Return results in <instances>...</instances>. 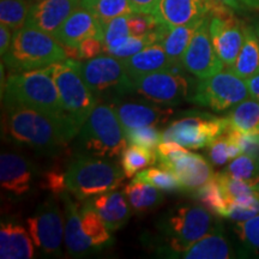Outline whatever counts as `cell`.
<instances>
[{
  "instance_id": "obj_53",
  "label": "cell",
  "mask_w": 259,
  "mask_h": 259,
  "mask_svg": "<svg viewBox=\"0 0 259 259\" xmlns=\"http://www.w3.org/2000/svg\"><path fill=\"white\" fill-rule=\"evenodd\" d=\"M209 2H212V0H209Z\"/></svg>"
},
{
  "instance_id": "obj_7",
  "label": "cell",
  "mask_w": 259,
  "mask_h": 259,
  "mask_svg": "<svg viewBox=\"0 0 259 259\" xmlns=\"http://www.w3.org/2000/svg\"><path fill=\"white\" fill-rule=\"evenodd\" d=\"M46 70L57 84L66 114L82 128L99 100L80 76L77 60L67 58L50 65Z\"/></svg>"
},
{
  "instance_id": "obj_28",
  "label": "cell",
  "mask_w": 259,
  "mask_h": 259,
  "mask_svg": "<svg viewBox=\"0 0 259 259\" xmlns=\"http://www.w3.org/2000/svg\"><path fill=\"white\" fill-rule=\"evenodd\" d=\"M124 193L131 209L136 212L150 211L157 208L164 199L160 189L143 181L132 180L125 187Z\"/></svg>"
},
{
  "instance_id": "obj_22",
  "label": "cell",
  "mask_w": 259,
  "mask_h": 259,
  "mask_svg": "<svg viewBox=\"0 0 259 259\" xmlns=\"http://www.w3.org/2000/svg\"><path fill=\"white\" fill-rule=\"evenodd\" d=\"M34 245L30 234L23 227L15 222H2L0 258L31 259L35 255Z\"/></svg>"
},
{
  "instance_id": "obj_1",
  "label": "cell",
  "mask_w": 259,
  "mask_h": 259,
  "mask_svg": "<svg viewBox=\"0 0 259 259\" xmlns=\"http://www.w3.org/2000/svg\"><path fill=\"white\" fill-rule=\"evenodd\" d=\"M6 134L12 141L44 153L66 147L79 134L80 127L69 115H52L28 108H6Z\"/></svg>"
},
{
  "instance_id": "obj_27",
  "label": "cell",
  "mask_w": 259,
  "mask_h": 259,
  "mask_svg": "<svg viewBox=\"0 0 259 259\" xmlns=\"http://www.w3.org/2000/svg\"><path fill=\"white\" fill-rule=\"evenodd\" d=\"M229 70L245 80L259 72V38L251 27H245L241 50Z\"/></svg>"
},
{
  "instance_id": "obj_13",
  "label": "cell",
  "mask_w": 259,
  "mask_h": 259,
  "mask_svg": "<svg viewBox=\"0 0 259 259\" xmlns=\"http://www.w3.org/2000/svg\"><path fill=\"white\" fill-rule=\"evenodd\" d=\"M232 11L233 10L215 0L210 10L209 22L212 46L225 66L229 69L238 58L245 35V27Z\"/></svg>"
},
{
  "instance_id": "obj_18",
  "label": "cell",
  "mask_w": 259,
  "mask_h": 259,
  "mask_svg": "<svg viewBox=\"0 0 259 259\" xmlns=\"http://www.w3.org/2000/svg\"><path fill=\"white\" fill-rule=\"evenodd\" d=\"M35 179V167L27 158L15 153H3L0 156L2 189L15 197H22L30 191Z\"/></svg>"
},
{
  "instance_id": "obj_6",
  "label": "cell",
  "mask_w": 259,
  "mask_h": 259,
  "mask_svg": "<svg viewBox=\"0 0 259 259\" xmlns=\"http://www.w3.org/2000/svg\"><path fill=\"white\" fill-rule=\"evenodd\" d=\"M121 171L112 162L85 156L76 157L66 170V186L78 200H87L114 191L124 180Z\"/></svg>"
},
{
  "instance_id": "obj_48",
  "label": "cell",
  "mask_w": 259,
  "mask_h": 259,
  "mask_svg": "<svg viewBox=\"0 0 259 259\" xmlns=\"http://www.w3.org/2000/svg\"><path fill=\"white\" fill-rule=\"evenodd\" d=\"M11 30L12 29L9 28L8 25H0V54H2V57L5 56L6 52L11 46L12 36H14V35H11Z\"/></svg>"
},
{
  "instance_id": "obj_2",
  "label": "cell",
  "mask_w": 259,
  "mask_h": 259,
  "mask_svg": "<svg viewBox=\"0 0 259 259\" xmlns=\"http://www.w3.org/2000/svg\"><path fill=\"white\" fill-rule=\"evenodd\" d=\"M213 213L202 205L184 204L171 209L157 223L163 240L158 254L177 258L203 236L220 229Z\"/></svg>"
},
{
  "instance_id": "obj_36",
  "label": "cell",
  "mask_w": 259,
  "mask_h": 259,
  "mask_svg": "<svg viewBox=\"0 0 259 259\" xmlns=\"http://www.w3.org/2000/svg\"><path fill=\"white\" fill-rule=\"evenodd\" d=\"M30 5L29 0H0L2 24L8 25L14 31L24 27Z\"/></svg>"
},
{
  "instance_id": "obj_11",
  "label": "cell",
  "mask_w": 259,
  "mask_h": 259,
  "mask_svg": "<svg viewBox=\"0 0 259 259\" xmlns=\"http://www.w3.org/2000/svg\"><path fill=\"white\" fill-rule=\"evenodd\" d=\"M56 197L42 202L34 215L28 219L27 225L32 241L42 253L60 257L65 236V216Z\"/></svg>"
},
{
  "instance_id": "obj_52",
  "label": "cell",
  "mask_w": 259,
  "mask_h": 259,
  "mask_svg": "<svg viewBox=\"0 0 259 259\" xmlns=\"http://www.w3.org/2000/svg\"><path fill=\"white\" fill-rule=\"evenodd\" d=\"M30 3H35V2H40V0H29Z\"/></svg>"
},
{
  "instance_id": "obj_12",
  "label": "cell",
  "mask_w": 259,
  "mask_h": 259,
  "mask_svg": "<svg viewBox=\"0 0 259 259\" xmlns=\"http://www.w3.org/2000/svg\"><path fill=\"white\" fill-rule=\"evenodd\" d=\"M135 92L149 101L160 105H178L192 96L191 82L185 72L170 70L155 71L132 78Z\"/></svg>"
},
{
  "instance_id": "obj_20",
  "label": "cell",
  "mask_w": 259,
  "mask_h": 259,
  "mask_svg": "<svg viewBox=\"0 0 259 259\" xmlns=\"http://www.w3.org/2000/svg\"><path fill=\"white\" fill-rule=\"evenodd\" d=\"M99 213L109 232H115L126 225L131 216V206L124 192L109 191L85 200Z\"/></svg>"
},
{
  "instance_id": "obj_40",
  "label": "cell",
  "mask_w": 259,
  "mask_h": 259,
  "mask_svg": "<svg viewBox=\"0 0 259 259\" xmlns=\"http://www.w3.org/2000/svg\"><path fill=\"white\" fill-rule=\"evenodd\" d=\"M235 232L248 251L259 254V215L247 221L236 223Z\"/></svg>"
},
{
  "instance_id": "obj_10",
  "label": "cell",
  "mask_w": 259,
  "mask_h": 259,
  "mask_svg": "<svg viewBox=\"0 0 259 259\" xmlns=\"http://www.w3.org/2000/svg\"><path fill=\"white\" fill-rule=\"evenodd\" d=\"M231 127L228 118H216V116L197 113L187 115L168 126L162 134V141L177 142L187 149H202L225 135Z\"/></svg>"
},
{
  "instance_id": "obj_33",
  "label": "cell",
  "mask_w": 259,
  "mask_h": 259,
  "mask_svg": "<svg viewBox=\"0 0 259 259\" xmlns=\"http://www.w3.org/2000/svg\"><path fill=\"white\" fill-rule=\"evenodd\" d=\"M215 177L220 183L223 194L231 205L232 204L250 203L257 196L258 191H255L248 181L232 177L227 171L216 173Z\"/></svg>"
},
{
  "instance_id": "obj_38",
  "label": "cell",
  "mask_w": 259,
  "mask_h": 259,
  "mask_svg": "<svg viewBox=\"0 0 259 259\" xmlns=\"http://www.w3.org/2000/svg\"><path fill=\"white\" fill-rule=\"evenodd\" d=\"M226 171L232 177L251 183L259 177V157L248 154L239 155L232 160Z\"/></svg>"
},
{
  "instance_id": "obj_39",
  "label": "cell",
  "mask_w": 259,
  "mask_h": 259,
  "mask_svg": "<svg viewBox=\"0 0 259 259\" xmlns=\"http://www.w3.org/2000/svg\"><path fill=\"white\" fill-rule=\"evenodd\" d=\"M125 135L130 144L141 145L150 150H156L158 144L162 142V134L160 130L155 127V125L127 130L125 131Z\"/></svg>"
},
{
  "instance_id": "obj_44",
  "label": "cell",
  "mask_w": 259,
  "mask_h": 259,
  "mask_svg": "<svg viewBox=\"0 0 259 259\" xmlns=\"http://www.w3.org/2000/svg\"><path fill=\"white\" fill-rule=\"evenodd\" d=\"M257 215H259V191L257 196L250 203L232 204L227 219H231L236 222H242L255 218Z\"/></svg>"
},
{
  "instance_id": "obj_45",
  "label": "cell",
  "mask_w": 259,
  "mask_h": 259,
  "mask_svg": "<svg viewBox=\"0 0 259 259\" xmlns=\"http://www.w3.org/2000/svg\"><path fill=\"white\" fill-rule=\"evenodd\" d=\"M74 50V57L79 60H89L93 58L101 56L105 51L103 40L97 37H89L83 42H80L79 46Z\"/></svg>"
},
{
  "instance_id": "obj_8",
  "label": "cell",
  "mask_w": 259,
  "mask_h": 259,
  "mask_svg": "<svg viewBox=\"0 0 259 259\" xmlns=\"http://www.w3.org/2000/svg\"><path fill=\"white\" fill-rule=\"evenodd\" d=\"M77 69L97 100L118 99L135 92V84L124 63L113 56L77 60Z\"/></svg>"
},
{
  "instance_id": "obj_47",
  "label": "cell",
  "mask_w": 259,
  "mask_h": 259,
  "mask_svg": "<svg viewBox=\"0 0 259 259\" xmlns=\"http://www.w3.org/2000/svg\"><path fill=\"white\" fill-rule=\"evenodd\" d=\"M136 14L153 15L158 0H130Z\"/></svg>"
},
{
  "instance_id": "obj_31",
  "label": "cell",
  "mask_w": 259,
  "mask_h": 259,
  "mask_svg": "<svg viewBox=\"0 0 259 259\" xmlns=\"http://www.w3.org/2000/svg\"><path fill=\"white\" fill-rule=\"evenodd\" d=\"M82 6L92 12L103 27L116 17L136 14L130 0H82Z\"/></svg>"
},
{
  "instance_id": "obj_49",
  "label": "cell",
  "mask_w": 259,
  "mask_h": 259,
  "mask_svg": "<svg viewBox=\"0 0 259 259\" xmlns=\"http://www.w3.org/2000/svg\"><path fill=\"white\" fill-rule=\"evenodd\" d=\"M246 84H247L248 93L252 97L259 100V72H257L250 78L246 79Z\"/></svg>"
},
{
  "instance_id": "obj_15",
  "label": "cell",
  "mask_w": 259,
  "mask_h": 259,
  "mask_svg": "<svg viewBox=\"0 0 259 259\" xmlns=\"http://www.w3.org/2000/svg\"><path fill=\"white\" fill-rule=\"evenodd\" d=\"M80 5L82 0H40L31 3L25 27L35 28L54 36L61 24Z\"/></svg>"
},
{
  "instance_id": "obj_51",
  "label": "cell",
  "mask_w": 259,
  "mask_h": 259,
  "mask_svg": "<svg viewBox=\"0 0 259 259\" xmlns=\"http://www.w3.org/2000/svg\"><path fill=\"white\" fill-rule=\"evenodd\" d=\"M255 32H257V35H258V38H259V25L257 27V30H255Z\"/></svg>"
},
{
  "instance_id": "obj_34",
  "label": "cell",
  "mask_w": 259,
  "mask_h": 259,
  "mask_svg": "<svg viewBox=\"0 0 259 259\" xmlns=\"http://www.w3.org/2000/svg\"><path fill=\"white\" fill-rule=\"evenodd\" d=\"M193 194L194 198L198 199L202 203V205L205 206L215 216H220V218L228 216L231 204L228 203L225 194H223L220 183L215 176L205 185L194 191Z\"/></svg>"
},
{
  "instance_id": "obj_14",
  "label": "cell",
  "mask_w": 259,
  "mask_h": 259,
  "mask_svg": "<svg viewBox=\"0 0 259 259\" xmlns=\"http://www.w3.org/2000/svg\"><path fill=\"white\" fill-rule=\"evenodd\" d=\"M210 15L200 23L192 40L181 58V64L186 72L199 79H205L221 72L225 64L220 59L212 46L209 31Z\"/></svg>"
},
{
  "instance_id": "obj_43",
  "label": "cell",
  "mask_w": 259,
  "mask_h": 259,
  "mask_svg": "<svg viewBox=\"0 0 259 259\" xmlns=\"http://www.w3.org/2000/svg\"><path fill=\"white\" fill-rule=\"evenodd\" d=\"M189 149L177 143V142H164L162 141L156 149L157 160L161 166L169 167L174 161L189 153Z\"/></svg>"
},
{
  "instance_id": "obj_42",
  "label": "cell",
  "mask_w": 259,
  "mask_h": 259,
  "mask_svg": "<svg viewBox=\"0 0 259 259\" xmlns=\"http://www.w3.org/2000/svg\"><path fill=\"white\" fill-rule=\"evenodd\" d=\"M160 23L154 17V15L147 14H131L128 15L130 32L134 36H144L149 32L154 31Z\"/></svg>"
},
{
  "instance_id": "obj_37",
  "label": "cell",
  "mask_w": 259,
  "mask_h": 259,
  "mask_svg": "<svg viewBox=\"0 0 259 259\" xmlns=\"http://www.w3.org/2000/svg\"><path fill=\"white\" fill-rule=\"evenodd\" d=\"M128 36H131L128 28V15L112 19L109 23L105 25V35H103L105 52L109 53L122 44Z\"/></svg>"
},
{
  "instance_id": "obj_26",
  "label": "cell",
  "mask_w": 259,
  "mask_h": 259,
  "mask_svg": "<svg viewBox=\"0 0 259 259\" xmlns=\"http://www.w3.org/2000/svg\"><path fill=\"white\" fill-rule=\"evenodd\" d=\"M205 18L189 24L179 25V27L169 28L163 25V34H162L160 44L163 46L171 64L181 63V58L185 53L186 48L189 47L194 32Z\"/></svg>"
},
{
  "instance_id": "obj_21",
  "label": "cell",
  "mask_w": 259,
  "mask_h": 259,
  "mask_svg": "<svg viewBox=\"0 0 259 259\" xmlns=\"http://www.w3.org/2000/svg\"><path fill=\"white\" fill-rule=\"evenodd\" d=\"M167 168L173 170L179 178L184 191L191 192L200 189L215 176L211 164L202 155L191 151L178 158Z\"/></svg>"
},
{
  "instance_id": "obj_46",
  "label": "cell",
  "mask_w": 259,
  "mask_h": 259,
  "mask_svg": "<svg viewBox=\"0 0 259 259\" xmlns=\"http://www.w3.org/2000/svg\"><path fill=\"white\" fill-rule=\"evenodd\" d=\"M233 11L248 12L259 10V0H218Z\"/></svg>"
},
{
  "instance_id": "obj_24",
  "label": "cell",
  "mask_w": 259,
  "mask_h": 259,
  "mask_svg": "<svg viewBox=\"0 0 259 259\" xmlns=\"http://www.w3.org/2000/svg\"><path fill=\"white\" fill-rule=\"evenodd\" d=\"M131 78L155 71L168 70L171 61L160 42H155L134 56L121 59Z\"/></svg>"
},
{
  "instance_id": "obj_17",
  "label": "cell",
  "mask_w": 259,
  "mask_h": 259,
  "mask_svg": "<svg viewBox=\"0 0 259 259\" xmlns=\"http://www.w3.org/2000/svg\"><path fill=\"white\" fill-rule=\"evenodd\" d=\"M105 27L92 12L82 5L69 16V18L58 29L54 37L66 48H77L80 42L89 37L103 40Z\"/></svg>"
},
{
  "instance_id": "obj_25",
  "label": "cell",
  "mask_w": 259,
  "mask_h": 259,
  "mask_svg": "<svg viewBox=\"0 0 259 259\" xmlns=\"http://www.w3.org/2000/svg\"><path fill=\"white\" fill-rule=\"evenodd\" d=\"M234 257L231 245L222 235L221 228L216 229L181 252L177 258L185 259H228Z\"/></svg>"
},
{
  "instance_id": "obj_50",
  "label": "cell",
  "mask_w": 259,
  "mask_h": 259,
  "mask_svg": "<svg viewBox=\"0 0 259 259\" xmlns=\"http://www.w3.org/2000/svg\"><path fill=\"white\" fill-rule=\"evenodd\" d=\"M251 185L253 186V189L255 191H259V177L257 178V179H254L253 181H251Z\"/></svg>"
},
{
  "instance_id": "obj_30",
  "label": "cell",
  "mask_w": 259,
  "mask_h": 259,
  "mask_svg": "<svg viewBox=\"0 0 259 259\" xmlns=\"http://www.w3.org/2000/svg\"><path fill=\"white\" fill-rule=\"evenodd\" d=\"M228 120L232 127L241 134H259V100L253 97L238 103Z\"/></svg>"
},
{
  "instance_id": "obj_23",
  "label": "cell",
  "mask_w": 259,
  "mask_h": 259,
  "mask_svg": "<svg viewBox=\"0 0 259 259\" xmlns=\"http://www.w3.org/2000/svg\"><path fill=\"white\" fill-rule=\"evenodd\" d=\"M114 108L125 131L143 126L157 125L158 122L166 121L173 113L171 109L136 102H124L115 106Z\"/></svg>"
},
{
  "instance_id": "obj_32",
  "label": "cell",
  "mask_w": 259,
  "mask_h": 259,
  "mask_svg": "<svg viewBox=\"0 0 259 259\" xmlns=\"http://www.w3.org/2000/svg\"><path fill=\"white\" fill-rule=\"evenodd\" d=\"M120 164L126 178H134L139 171L154 164L157 160L156 150L143 148L141 145L130 144L120 155Z\"/></svg>"
},
{
  "instance_id": "obj_9",
  "label": "cell",
  "mask_w": 259,
  "mask_h": 259,
  "mask_svg": "<svg viewBox=\"0 0 259 259\" xmlns=\"http://www.w3.org/2000/svg\"><path fill=\"white\" fill-rule=\"evenodd\" d=\"M248 95L245 79L232 70H222L209 78L200 79L189 101L208 107L211 111L223 112L244 101Z\"/></svg>"
},
{
  "instance_id": "obj_16",
  "label": "cell",
  "mask_w": 259,
  "mask_h": 259,
  "mask_svg": "<svg viewBox=\"0 0 259 259\" xmlns=\"http://www.w3.org/2000/svg\"><path fill=\"white\" fill-rule=\"evenodd\" d=\"M213 3L215 0H158L153 15L162 25L179 27L208 17Z\"/></svg>"
},
{
  "instance_id": "obj_41",
  "label": "cell",
  "mask_w": 259,
  "mask_h": 259,
  "mask_svg": "<svg viewBox=\"0 0 259 259\" xmlns=\"http://www.w3.org/2000/svg\"><path fill=\"white\" fill-rule=\"evenodd\" d=\"M40 187L42 190L50 191L53 196H61L66 192V171L60 169V168H52L42 174Z\"/></svg>"
},
{
  "instance_id": "obj_29",
  "label": "cell",
  "mask_w": 259,
  "mask_h": 259,
  "mask_svg": "<svg viewBox=\"0 0 259 259\" xmlns=\"http://www.w3.org/2000/svg\"><path fill=\"white\" fill-rule=\"evenodd\" d=\"M80 219H82L83 231L93 242L96 251L103 250L112 245L113 239L106 223L100 218L99 213L87 203L80 205Z\"/></svg>"
},
{
  "instance_id": "obj_3",
  "label": "cell",
  "mask_w": 259,
  "mask_h": 259,
  "mask_svg": "<svg viewBox=\"0 0 259 259\" xmlns=\"http://www.w3.org/2000/svg\"><path fill=\"white\" fill-rule=\"evenodd\" d=\"M2 99L5 109L22 106L52 115H67L46 67L9 74L2 88Z\"/></svg>"
},
{
  "instance_id": "obj_35",
  "label": "cell",
  "mask_w": 259,
  "mask_h": 259,
  "mask_svg": "<svg viewBox=\"0 0 259 259\" xmlns=\"http://www.w3.org/2000/svg\"><path fill=\"white\" fill-rule=\"evenodd\" d=\"M132 180L143 181L153 185L161 191L167 192H176V191H184L179 178L176 176L173 170L167 167H153L139 171L137 176L132 178Z\"/></svg>"
},
{
  "instance_id": "obj_5",
  "label": "cell",
  "mask_w": 259,
  "mask_h": 259,
  "mask_svg": "<svg viewBox=\"0 0 259 259\" xmlns=\"http://www.w3.org/2000/svg\"><path fill=\"white\" fill-rule=\"evenodd\" d=\"M78 143L83 153L96 157L120 156L128 145L125 128L109 105H97L79 131Z\"/></svg>"
},
{
  "instance_id": "obj_4",
  "label": "cell",
  "mask_w": 259,
  "mask_h": 259,
  "mask_svg": "<svg viewBox=\"0 0 259 259\" xmlns=\"http://www.w3.org/2000/svg\"><path fill=\"white\" fill-rule=\"evenodd\" d=\"M2 58L8 69L22 72L66 60L67 51L53 35L24 25L14 31L11 46Z\"/></svg>"
},
{
  "instance_id": "obj_19",
  "label": "cell",
  "mask_w": 259,
  "mask_h": 259,
  "mask_svg": "<svg viewBox=\"0 0 259 259\" xmlns=\"http://www.w3.org/2000/svg\"><path fill=\"white\" fill-rule=\"evenodd\" d=\"M61 199L65 206V247L70 257L80 258L93 253L95 250L93 242L85 235L82 227L80 219V205L70 197V194L64 192Z\"/></svg>"
}]
</instances>
